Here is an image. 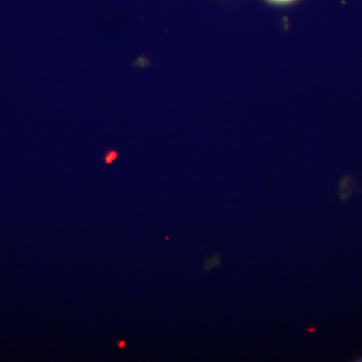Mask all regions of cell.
I'll list each match as a JSON object with an SVG mask.
<instances>
[{
  "mask_svg": "<svg viewBox=\"0 0 362 362\" xmlns=\"http://www.w3.org/2000/svg\"><path fill=\"white\" fill-rule=\"evenodd\" d=\"M221 265V256L220 255H213L206 259V264H204V270L211 271L214 267Z\"/></svg>",
  "mask_w": 362,
  "mask_h": 362,
  "instance_id": "6da1fadb",
  "label": "cell"
},
{
  "mask_svg": "<svg viewBox=\"0 0 362 362\" xmlns=\"http://www.w3.org/2000/svg\"><path fill=\"white\" fill-rule=\"evenodd\" d=\"M265 1L272 4V6H291L293 4H296V2L299 1V0H265Z\"/></svg>",
  "mask_w": 362,
  "mask_h": 362,
  "instance_id": "7a4b0ae2",
  "label": "cell"
},
{
  "mask_svg": "<svg viewBox=\"0 0 362 362\" xmlns=\"http://www.w3.org/2000/svg\"><path fill=\"white\" fill-rule=\"evenodd\" d=\"M117 157H118V152H116L115 150H110V151L105 156V162H106L107 164H111L112 162L115 161Z\"/></svg>",
  "mask_w": 362,
  "mask_h": 362,
  "instance_id": "3957f363",
  "label": "cell"
},
{
  "mask_svg": "<svg viewBox=\"0 0 362 362\" xmlns=\"http://www.w3.org/2000/svg\"><path fill=\"white\" fill-rule=\"evenodd\" d=\"M117 345H118L119 349H125L126 345H127V343L124 341V340H121V341L117 342Z\"/></svg>",
  "mask_w": 362,
  "mask_h": 362,
  "instance_id": "277c9868",
  "label": "cell"
}]
</instances>
